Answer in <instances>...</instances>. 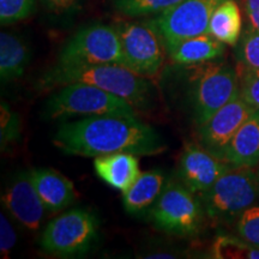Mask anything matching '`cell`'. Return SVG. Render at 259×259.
<instances>
[{"mask_svg": "<svg viewBox=\"0 0 259 259\" xmlns=\"http://www.w3.org/2000/svg\"><path fill=\"white\" fill-rule=\"evenodd\" d=\"M54 147L66 155L97 157L114 153L153 156L167 150L163 136L138 118L101 115L65 120L52 138Z\"/></svg>", "mask_w": 259, "mask_h": 259, "instance_id": "cell-1", "label": "cell"}, {"mask_svg": "<svg viewBox=\"0 0 259 259\" xmlns=\"http://www.w3.org/2000/svg\"><path fill=\"white\" fill-rule=\"evenodd\" d=\"M73 83L89 84L120 96L137 111L148 109L153 103L155 94L154 85L149 78L118 64L53 65L38 77L36 89L38 92H51Z\"/></svg>", "mask_w": 259, "mask_h": 259, "instance_id": "cell-2", "label": "cell"}, {"mask_svg": "<svg viewBox=\"0 0 259 259\" xmlns=\"http://www.w3.org/2000/svg\"><path fill=\"white\" fill-rule=\"evenodd\" d=\"M183 67L187 108L197 127L240 95V77L231 65L211 60Z\"/></svg>", "mask_w": 259, "mask_h": 259, "instance_id": "cell-3", "label": "cell"}, {"mask_svg": "<svg viewBox=\"0 0 259 259\" xmlns=\"http://www.w3.org/2000/svg\"><path fill=\"white\" fill-rule=\"evenodd\" d=\"M53 92L42 108L46 121H65L79 115L138 118L137 109L122 97L89 84L73 83Z\"/></svg>", "mask_w": 259, "mask_h": 259, "instance_id": "cell-4", "label": "cell"}, {"mask_svg": "<svg viewBox=\"0 0 259 259\" xmlns=\"http://www.w3.org/2000/svg\"><path fill=\"white\" fill-rule=\"evenodd\" d=\"M205 215L213 222H233L259 200V170L232 167L199 194Z\"/></svg>", "mask_w": 259, "mask_h": 259, "instance_id": "cell-5", "label": "cell"}, {"mask_svg": "<svg viewBox=\"0 0 259 259\" xmlns=\"http://www.w3.org/2000/svg\"><path fill=\"white\" fill-rule=\"evenodd\" d=\"M100 236V221L89 209L76 208L53 219L42 232V251L59 258H76L93 250Z\"/></svg>", "mask_w": 259, "mask_h": 259, "instance_id": "cell-6", "label": "cell"}, {"mask_svg": "<svg viewBox=\"0 0 259 259\" xmlns=\"http://www.w3.org/2000/svg\"><path fill=\"white\" fill-rule=\"evenodd\" d=\"M148 215L158 231L184 238L198 234L206 216L200 198L178 179L166 181Z\"/></svg>", "mask_w": 259, "mask_h": 259, "instance_id": "cell-7", "label": "cell"}, {"mask_svg": "<svg viewBox=\"0 0 259 259\" xmlns=\"http://www.w3.org/2000/svg\"><path fill=\"white\" fill-rule=\"evenodd\" d=\"M122 65L120 38L114 25L93 23L80 28L59 52L56 65Z\"/></svg>", "mask_w": 259, "mask_h": 259, "instance_id": "cell-8", "label": "cell"}, {"mask_svg": "<svg viewBox=\"0 0 259 259\" xmlns=\"http://www.w3.org/2000/svg\"><path fill=\"white\" fill-rule=\"evenodd\" d=\"M114 27L120 38L122 66L145 78L157 77L166 47L153 21L119 22Z\"/></svg>", "mask_w": 259, "mask_h": 259, "instance_id": "cell-9", "label": "cell"}, {"mask_svg": "<svg viewBox=\"0 0 259 259\" xmlns=\"http://www.w3.org/2000/svg\"><path fill=\"white\" fill-rule=\"evenodd\" d=\"M223 0H181L151 19L166 50L185 38L205 34L215 9Z\"/></svg>", "mask_w": 259, "mask_h": 259, "instance_id": "cell-10", "label": "cell"}, {"mask_svg": "<svg viewBox=\"0 0 259 259\" xmlns=\"http://www.w3.org/2000/svg\"><path fill=\"white\" fill-rule=\"evenodd\" d=\"M6 212L27 231L35 232L41 227L46 208L35 190L30 170H19L6 184L2 194Z\"/></svg>", "mask_w": 259, "mask_h": 259, "instance_id": "cell-11", "label": "cell"}, {"mask_svg": "<svg viewBox=\"0 0 259 259\" xmlns=\"http://www.w3.org/2000/svg\"><path fill=\"white\" fill-rule=\"evenodd\" d=\"M253 111L240 95L236 96L210 116L204 124L198 126L199 144L209 153L223 160L229 142Z\"/></svg>", "mask_w": 259, "mask_h": 259, "instance_id": "cell-12", "label": "cell"}, {"mask_svg": "<svg viewBox=\"0 0 259 259\" xmlns=\"http://www.w3.org/2000/svg\"><path fill=\"white\" fill-rule=\"evenodd\" d=\"M232 167L199 143H189L180 156L177 179L193 193L200 194L208 191Z\"/></svg>", "mask_w": 259, "mask_h": 259, "instance_id": "cell-13", "label": "cell"}, {"mask_svg": "<svg viewBox=\"0 0 259 259\" xmlns=\"http://www.w3.org/2000/svg\"><path fill=\"white\" fill-rule=\"evenodd\" d=\"M35 190L48 212H60L77 198L73 183L51 168L30 169Z\"/></svg>", "mask_w": 259, "mask_h": 259, "instance_id": "cell-14", "label": "cell"}, {"mask_svg": "<svg viewBox=\"0 0 259 259\" xmlns=\"http://www.w3.org/2000/svg\"><path fill=\"white\" fill-rule=\"evenodd\" d=\"M223 161L233 167L259 166V109H254L226 148Z\"/></svg>", "mask_w": 259, "mask_h": 259, "instance_id": "cell-15", "label": "cell"}, {"mask_svg": "<svg viewBox=\"0 0 259 259\" xmlns=\"http://www.w3.org/2000/svg\"><path fill=\"white\" fill-rule=\"evenodd\" d=\"M97 177L113 189L125 192L141 174L137 155L114 153L97 156L94 160Z\"/></svg>", "mask_w": 259, "mask_h": 259, "instance_id": "cell-16", "label": "cell"}, {"mask_svg": "<svg viewBox=\"0 0 259 259\" xmlns=\"http://www.w3.org/2000/svg\"><path fill=\"white\" fill-rule=\"evenodd\" d=\"M163 170L151 169L139 174L137 180L122 192V205L130 215L148 213L166 184Z\"/></svg>", "mask_w": 259, "mask_h": 259, "instance_id": "cell-17", "label": "cell"}, {"mask_svg": "<svg viewBox=\"0 0 259 259\" xmlns=\"http://www.w3.org/2000/svg\"><path fill=\"white\" fill-rule=\"evenodd\" d=\"M170 59L179 66L197 65L216 60L225 53V44L211 34L197 35L178 42L167 50Z\"/></svg>", "mask_w": 259, "mask_h": 259, "instance_id": "cell-18", "label": "cell"}, {"mask_svg": "<svg viewBox=\"0 0 259 259\" xmlns=\"http://www.w3.org/2000/svg\"><path fill=\"white\" fill-rule=\"evenodd\" d=\"M31 51L21 35L2 31L0 34V79L2 83L15 82L23 76L30 63Z\"/></svg>", "mask_w": 259, "mask_h": 259, "instance_id": "cell-19", "label": "cell"}, {"mask_svg": "<svg viewBox=\"0 0 259 259\" xmlns=\"http://www.w3.org/2000/svg\"><path fill=\"white\" fill-rule=\"evenodd\" d=\"M242 17L235 0H223L210 19L209 34L229 46H236L241 37Z\"/></svg>", "mask_w": 259, "mask_h": 259, "instance_id": "cell-20", "label": "cell"}, {"mask_svg": "<svg viewBox=\"0 0 259 259\" xmlns=\"http://www.w3.org/2000/svg\"><path fill=\"white\" fill-rule=\"evenodd\" d=\"M211 258L219 259H259V247L240 236L220 235L211 247Z\"/></svg>", "mask_w": 259, "mask_h": 259, "instance_id": "cell-21", "label": "cell"}, {"mask_svg": "<svg viewBox=\"0 0 259 259\" xmlns=\"http://www.w3.org/2000/svg\"><path fill=\"white\" fill-rule=\"evenodd\" d=\"M113 9L130 18L160 15L181 0H109Z\"/></svg>", "mask_w": 259, "mask_h": 259, "instance_id": "cell-22", "label": "cell"}, {"mask_svg": "<svg viewBox=\"0 0 259 259\" xmlns=\"http://www.w3.org/2000/svg\"><path fill=\"white\" fill-rule=\"evenodd\" d=\"M236 58L242 67L259 70V31L248 27L236 44Z\"/></svg>", "mask_w": 259, "mask_h": 259, "instance_id": "cell-23", "label": "cell"}, {"mask_svg": "<svg viewBox=\"0 0 259 259\" xmlns=\"http://www.w3.org/2000/svg\"><path fill=\"white\" fill-rule=\"evenodd\" d=\"M36 8L37 0H0V23L11 25L27 19Z\"/></svg>", "mask_w": 259, "mask_h": 259, "instance_id": "cell-24", "label": "cell"}, {"mask_svg": "<svg viewBox=\"0 0 259 259\" xmlns=\"http://www.w3.org/2000/svg\"><path fill=\"white\" fill-rule=\"evenodd\" d=\"M235 222L238 235L259 247V205L246 209Z\"/></svg>", "mask_w": 259, "mask_h": 259, "instance_id": "cell-25", "label": "cell"}, {"mask_svg": "<svg viewBox=\"0 0 259 259\" xmlns=\"http://www.w3.org/2000/svg\"><path fill=\"white\" fill-rule=\"evenodd\" d=\"M21 136V121L17 113L10 109L6 103H2V131L0 142L2 149L6 150L10 145H14Z\"/></svg>", "mask_w": 259, "mask_h": 259, "instance_id": "cell-26", "label": "cell"}, {"mask_svg": "<svg viewBox=\"0 0 259 259\" xmlns=\"http://www.w3.org/2000/svg\"><path fill=\"white\" fill-rule=\"evenodd\" d=\"M240 97L253 109H259V70L244 67L240 73Z\"/></svg>", "mask_w": 259, "mask_h": 259, "instance_id": "cell-27", "label": "cell"}, {"mask_svg": "<svg viewBox=\"0 0 259 259\" xmlns=\"http://www.w3.org/2000/svg\"><path fill=\"white\" fill-rule=\"evenodd\" d=\"M40 2L48 15L53 18L65 21L78 14L85 0H40Z\"/></svg>", "mask_w": 259, "mask_h": 259, "instance_id": "cell-28", "label": "cell"}, {"mask_svg": "<svg viewBox=\"0 0 259 259\" xmlns=\"http://www.w3.org/2000/svg\"><path fill=\"white\" fill-rule=\"evenodd\" d=\"M16 241H17V234L14 227L4 213H2L0 215V252L2 254L6 257L15 247Z\"/></svg>", "mask_w": 259, "mask_h": 259, "instance_id": "cell-29", "label": "cell"}, {"mask_svg": "<svg viewBox=\"0 0 259 259\" xmlns=\"http://www.w3.org/2000/svg\"><path fill=\"white\" fill-rule=\"evenodd\" d=\"M250 28L259 31V0H241Z\"/></svg>", "mask_w": 259, "mask_h": 259, "instance_id": "cell-30", "label": "cell"}]
</instances>
